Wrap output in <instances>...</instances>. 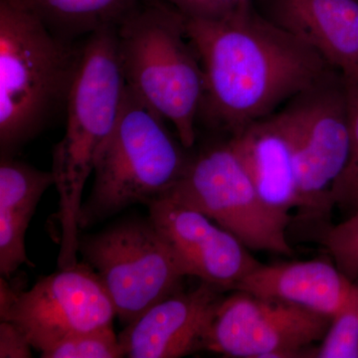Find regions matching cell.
Returning a JSON list of instances; mask_svg holds the SVG:
<instances>
[{
    "label": "cell",
    "mask_w": 358,
    "mask_h": 358,
    "mask_svg": "<svg viewBox=\"0 0 358 358\" xmlns=\"http://www.w3.org/2000/svg\"><path fill=\"white\" fill-rule=\"evenodd\" d=\"M188 17H210L253 2L254 0H166Z\"/></svg>",
    "instance_id": "cell-22"
},
{
    "label": "cell",
    "mask_w": 358,
    "mask_h": 358,
    "mask_svg": "<svg viewBox=\"0 0 358 358\" xmlns=\"http://www.w3.org/2000/svg\"><path fill=\"white\" fill-rule=\"evenodd\" d=\"M148 207V218L187 277L235 291L260 265L232 233L173 193L157 197Z\"/></svg>",
    "instance_id": "cell-11"
},
{
    "label": "cell",
    "mask_w": 358,
    "mask_h": 358,
    "mask_svg": "<svg viewBox=\"0 0 358 358\" xmlns=\"http://www.w3.org/2000/svg\"><path fill=\"white\" fill-rule=\"evenodd\" d=\"M331 320L291 303L237 291L219 303L204 348L230 357H299L322 341Z\"/></svg>",
    "instance_id": "cell-9"
},
{
    "label": "cell",
    "mask_w": 358,
    "mask_h": 358,
    "mask_svg": "<svg viewBox=\"0 0 358 358\" xmlns=\"http://www.w3.org/2000/svg\"><path fill=\"white\" fill-rule=\"evenodd\" d=\"M164 121L127 85L119 120L96 160L93 188L80 213V229L131 205H148L178 182L190 159L185 152L187 148L173 138Z\"/></svg>",
    "instance_id": "cell-5"
},
{
    "label": "cell",
    "mask_w": 358,
    "mask_h": 358,
    "mask_svg": "<svg viewBox=\"0 0 358 358\" xmlns=\"http://www.w3.org/2000/svg\"><path fill=\"white\" fill-rule=\"evenodd\" d=\"M81 45L58 38L26 0H0V152L13 157L66 108Z\"/></svg>",
    "instance_id": "cell-3"
},
{
    "label": "cell",
    "mask_w": 358,
    "mask_h": 358,
    "mask_svg": "<svg viewBox=\"0 0 358 358\" xmlns=\"http://www.w3.org/2000/svg\"><path fill=\"white\" fill-rule=\"evenodd\" d=\"M350 122V157L331 189L334 205L355 211L358 207V69L343 74Z\"/></svg>",
    "instance_id": "cell-18"
},
{
    "label": "cell",
    "mask_w": 358,
    "mask_h": 358,
    "mask_svg": "<svg viewBox=\"0 0 358 358\" xmlns=\"http://www.w3.org/2000/svg\"><path fill=\"white\" fill-rule=\"evenodd\" d=\"M55 185L52 171L14 159L0 162V274L8 279L23 264H30L25 235L40 199Z\"/></svg>",
    "instance_id": "cell-16"
},
{
    "label": "cell",
    "mask_w": 358,
    "mask_h": 358,
    "mask_svg": "<svg viewBox=\"0 0 358 358\" xmlns=\"http://www.w3.org/2000/svg\"><path fill=\"white\" fill-rule=\"evenodd\" d=\"M117 39L127 85L173 124L183 147L192 148L203 105L204 76L186 35L185 15L166 0H138L117 26Z\"/></svg>",
    "instance_id": "cell-4"
},
{
    "label": "cell",
    "mask_w": 358,
    "mask_h": 358,
    "mask_svg": "<svg viewBox=\"0 0 358 358\" xmlns=\"http://www.w3.org/2000/svg\"><path fill=\"white\" fill-rule=\"evenodd\" d=\"M79 253L100 277L126 324L181 289L187 277L150 218L129 219L80 237Z\"/></svg>",
    "instance_id": "cell-7"
},
{
    "label": "cell",
    "mask_w": 358,
    "mask_h": 358,
    "mask_svg": "<svg viewBox=\"0 0 358 358\" xmlns=\"http://www.w3.org/2000/svg\"><path fill=\"white\" fill-rule=\"evenodd\" d=\"M52 33L69 43L117 28L138 0H26Z\"/></svg>",
    "instance_id": "cell-17"
},
{
    "label": "cell",
    "mask_w": 358,
    "mask_h": 358,
    "mask_svg": "<svg viewBox=\"0 0 358 358\" xmlns=\"http://www.w3.org/2000/svg\"><path fill=\"white\" fill-rule=\"evenodd\" d=\"M44 358L124 357L119 336L113 326L68 336L41 352Z\"/></svg>",
    "instance_id": "cell-20"
},
{
    "label": "cell",
    "mask_w": 358,
    "mask_h": 358,
    "mask_svg": "<svg viewBox=\"0 0 358 358\" xmlns=\"http://www.w3.org/2000/svg\"><path fill=\"white\" fill-rule=\"evenodd\" d=\"M33 346L24 331L10 320L0 322V358L32 357Z\"/></svg>",
    "instance_id": "cell-23"
},
{
    "label": "cell",
    "mask_w": 358,
    "mask_h": 358,
    "mask_svg": "<svg viewBox=\"0 0 358 358\" xmlns=\"http://www.w3.org/2000/svg\"><path fill=\"white\" fill-rule=\"evenodd\" d=\"M222 291L201 282L148 308L120 334L124 357L178 358L204 348Z\"/></svg>",
    "instance_id": "cell-12"
},
{
    "label": "cell",
    "mask_w": 358,
    "mask_h": 358,
    "mask_svg": "<svg viewBox=\"0 0 358 358\" xmlns=\"http://www.w3.org/2000/svg\"><path fill=\"white\" fill-rule=\"evenodd\" d=\"M315 357L358 358V285L353 284L345 303L331 317Z\"/></svg>",
    "instance_id": "cell-19"
},
{
    "label": "cell",
    "mask_w": 358,
    "mask_h": 358,
    "mask_svg": "<svg viewBox=\"0 0 358 358\" xmlns=\"http://www.w3.org/2000/svg\"><path fill=\"white\" fill-rule=\"evenodd\" d=\"M255 7L341 74L358 69V0H257Z\"/></svg>",
    "instance_id": "cell-13"
},
{
    "label": "cell",
    "mask_w": 358,
    "mask_h": 358,
    "mask_svg": "<svg viewBox=\"0 0 358 358\" xmlns=\"http://www.w3.org/2000/svg\"><path fill=\"white\" fill-rule=\"evenodd\" d=\"M169 192L229 231L249 250L293 255L287 238L291 216L264 201L229 141L190 159Z\"/></svg>",
    "instance_id": "cell-6"
},
{
    "label": "cell",
    "mask_w": 358,
    "mask_h": 358,
    "mask_svg": "<svg viewBox=\"0 0 358 358\" xmlns=\"http://www.w3.org/2000/svg\"><path fill=\"white\" fill-rule=\"evenodd\" d=\"M185 24L203 71L200 119L231 134L274 114L336 70L264 17L254 1L221 15L185 16Z\"/></svg>",
    "instance_id": "cell-1"
},
{
    "label": "cell",
    "mask_w": 358,
    "mask_h": 358,
    "mask_svg": "<svg viewBox=\"0 0 358 358\" xmlns=\"http://www.w3.org/2000/svg\"><path fill=\"white\" fill-rule=\"evenodd\" d=\"M114 303L87 263L60 268L22 291L4 320L20 326L40 353L68 336L113 326Z\"/></svg>",
    "instance_id": "cell-10"
},
{
    "label": "cell",
    "mask_w": 358,
    "mask_h": 358,
    "mask_svg": "<svg viewBox=\"0 0 358 358\" xmlns=\"http://www.w3.org/2000/svg\"><path fill=\"white\" fill-rule=\"evenodd\" d=\"M352 286L336 264L312 260L260 264L245 275L235 291L291 303L331 319Z\"/></svg>",
    "instance_id": "cell-15"
},
{
    "label": "cell",
    "mask_w": 358,
    "mask_h": 358,
    "mask_svg": "<svg viewBox=\"0 0 358 358\" xmlns=\"http://www.w3.org/2000/svg\"><path fill=\"white\" fill-rule=\"evenodd\" d=\"M126 89L117 28H108L85 38L66 103L65 134L52 154L51 171L59 195L55 218L60 268L78 263L85 185L119 120Z\"/></svg>",
    "instance_id": "cell-2"
},
{
    "label": "cell",
    "mask_w": 358,
    "mask_h": 358,
    "mask_svg": "<svg viewBox=\"0 0 358 358\" xmlns=\"http://www.w3.org/2000/svg\"><path fill=\"white\" fill-rule=\"evenodd\" d=\"M293 147L303 209L334 206L331 189L350 157V122L343 74L334 70L280 110Z\"/></svg>",
    "instance_id": "cell-8"
},
{
    "label": "cell",
    "mask_w": 358,
    "mask_h": 358,
    "mask_svg": "<svg viewBox=\"0 0 358 358\" xmlns=\"http://www.w3.org/2000/svg\"><path fill=\"white\" fill-rule=\"evenodd\" d=\"M229 143L268 206L286 214L303 209L293 147L279 112L232 134Z\"/></svg>",
    "instance_id": "cell-14"
},
{
    "label": "cell",
    "mask_w": 358,
    "mask_h": 358,
    "mask_svg": "<svg viewBox=\"0 0 358 358\" xmlns=\"http://www.w3.org/2000/svg\"><path fill=\"white\" fill-rule=\"evenodd\" d=\"M324 245L336 267L358 285V207L350 218L327 231Z\"/></svg>",
    "instance_id": "cell-21"
}]
</instances>
